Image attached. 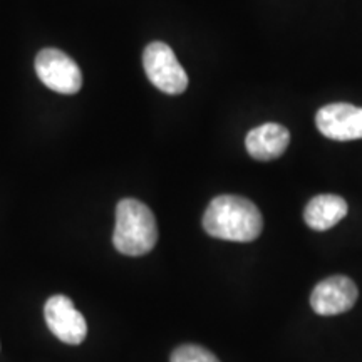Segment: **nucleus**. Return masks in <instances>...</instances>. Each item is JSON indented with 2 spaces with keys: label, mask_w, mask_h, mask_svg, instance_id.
I'll use <instances>...</instances> for the list:
<instances>
[{
  "label": "nucleus",
  "mask_w": 362,
  "mask_h": 362,
  "mask_svg": "<svg viewBox=\"0 0 362 362\" xmlns=\"http://www.w3.org/2000/svg\"><path fill=\"white\" fill-rule=\"evenodd\" d=\"M347 202L337 194H319L307 203L304 211L305 223L317 232L336 226L347 215Z\"/></svg>",
  "instance_id": "1a4fd4ad"
},
{
  "label": "nucleus",
  "mask_w": 362,
  "mask_h": 362,
  "mask_svg": "<svg viewBox=\"0 0 362 362\" xmlns=\"http://www.w3.org/2000/svg\"><path fill=\"white\" fill-rule=\"evenodd\" d=\"M317 129L334 141L362 139V107L347 103H334L320 107L315 116Z\"/></svg>",
  "instance_id": "423d86ee"
},
{
  "label": "nucleus",
  "mask_w": 362,
  "mask_h": 362,
  "mask_svg": "<svg viewBox=\"0 0 362 362\" xmlns=\"http://www.w3.org/2000/svg\"><path fill=\"white\" fill-rule=\"evenodd\" d=\"M203 228L215 238L247 243L260 237L264 218L259 206L248 198L220 194L205 210Z\"/></svg>",
  "instance_id": "f257e3e1"
},
{
  "label": "nucleus",
  "mask_w": 362,
  "mask_h": 362,
  "mask_svg": "<svg viewBox=\"0 0 362 362\" xmlns=\"http://www.w3.org/2000/svg\"><path fill=\"white\" fill-rule=\"evenodd\" d=\"M35 72L49 89L59 94H76L83 88V72L66 52L42 49L35 57Z\"/></svg>",
  "instance_id": "20e7f679"
},
{
  "label": "nucleus",
  "mask_w": 362,
  "mask_h": 362,
  "mask_svg": "<svg viewBox=\"0 0 362 362\" xmlns=\"http://www.w3.org/2000/svg\"><path fill=\"white\" fill-rule=\"evenodd\" d=\"M158 242V225L151 208L134 198H124L116 206L112 243L128 257L146 255Z\"/></svg>",
  "instance_id": "f03ea898"
},
{
  "label": "nucleus",
  "mask_w": 362,
  "mask_h": 362,
  "mask_svg": "<svg viewBox=\"0 0 362 362\" xmlns=\"http://www.w3.org/2000/svg\"><path fill=\"white\" fill-rule=\"evenodd\" d=\"M357 296L356 284L349 277L334 275L315 285L310 305L319 315H339L354 307Z\"/></svg>",
  "instance_id": "0eeeda50"
},
{
  "label": "nucleus",
  "mask_w": 362,
  "mask_h": 362,
  "mask_svg": "<svg viewBox=\"0 0 362 362\" xmlns=\"http://www.w3.org/2000/svg\"><path fill=\"white\" fill-rule=\"evenodd\" d=\"M143 66L148 79L161 93L176 96L187 90L188 74L168 44H149L143 52Z\"/></svg>",
  "instance_id": "7ed1b4c3"
},
{
  "label": "nucleus",
  "mask_w": 362,
  "mask_h": 362,
  "mask_svg": "<svg viewBox=\"0 0 362 362\" xmlns=\"http://www.w3.org/2000/svg\"><path fill=\"white\" fill-rule=\"evenodd\" d=\"M291 143V133L282 124L265 123L253 128L247 134L245 146L248 155L259 161H272L282 156Z\"/></svg>",
  "instance_id": "6e6552de"
},
{
  "label": "nucleus",
  "mask_w": 362,
  "mask_h": 362,
  "mask_svg": "<svg viewBox=\"0 0 362 362\" xmlns=\"http://www.w3.org/2000/svg\"><path fill=\"white\" fill-rule=\"evenodd\" d=\"M171 362H220V359L205 347L197 344H185L173 351Z\"/></svg>",
  "instance_id": "9d476101"
},
{
  "label": "nucleus",
  "mask_w": 362,
  "mask_h": 362,
  "mask_svg": "<svg viewBox=\"0 0 362 362\" xmlns=\"http://www.w3.org/2000/svg\"><path fill=\"white\" fill-rule=\"evenodd\" d=\"M44 317L54 336L69 346H79L88 336L84 315L76 309L69 297L52 296L45 302Z\"/></svg>",
  "instance_id": "39448f33"
}]
</instances>
